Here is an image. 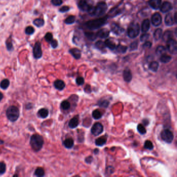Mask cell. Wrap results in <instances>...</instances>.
I'll use <instances>...</instances> for the list:
<instances>
[{
	"label": "cell",
	"instance_id": "obj_3",
	"mask_svg": "<svg viewBox=\"0 0 177 177\" xmlns=\"http://www.w3.org/2000/svg\"><path fill=\"white\" fill-rule=\"evenodd\" d=\"M107 19L108 17L105 16L103 18L91 20L87 21L86 23H85V25L89 29L91 30L98 29L107 23Z\"/></svg>",
	"mask_w": 177,
	"mask_h": 177
},
{
	"label": "cell",
	"instance_id": "obj_17",
	"mask_svg": "<svg viewBox=\"0 0 177 177\" xmlns=\"http://www.w3.org/2000/svg\"><path fill=\"white\" fill-rule=\"evenodd\" d=\"M162 0H150L149 4L150 7L154 9H160L161 5Z\"/></svg>",
	"mask_w": 177,
	"mask_h": 177
},
{
	"label": "cell",
	"instance_id": "obj_11",
	"mask_svg": "<svg viewBox=\"0 0 177 177\" xmlns=\"http://www.w3.org/2000/svg\"><path fill=\"white\" fill-rule=\"evenodd\" d=\"M91 7L92 5L89 4L86 0H81L78 3V8L84 12H89Z\"/></svg>",
	"mask_w": 177,
	"mask_h": 177
},
{
	"label": "cell",
	"instance_id": "obj_21",
	"mask_svg": "<svg viewBox=\"0 0 177 177\" xmlns=\"http://www.w3.org/2000/svg\"><path fill=\"white\" fill-rule=\"evenodd\" d=\"M150 22L149 20L148 19L144 20L143 22H142V26H141L142 31L144 32V33L148 32L149 29H150Z\"/></svg>",
	"mask_w": 177,
	"mask_h": 177
},
{
	"label": "cell",
	"instance_id": "obj_2",
	"mask_svg": "<svg viewBox=\"0 0 177 177\" xmlns=\"http://www.w3.org/2000/svg\"><path fill=\"white\" fill-rule=\"evenodd\" d=\"M30 144L35 152L40 151L43 146L44 140L41 135L34 134L31 137Z\"/></svg>",
	"mask_w": 177,
	"mask_h": 177
},
{
	"label": "cell",
	"instance_id": "obj_16",
	"mask_svg": "<svg viewBox=\"0 0 177 177\" xmlns=\"http://www.w3.org/2000/svg\"><path fill=\"white\" fill-rule=\"evenodd\" d=\"M79 124V117L78 115L74 116V118L70 120L69 123V126L70 128H75Z\"/></svg>",
	"mask_w": 177,
	"mask_h": 177
},
{
	"label": "cell",
	"instance_id": "obj_20",
	"mask_svg": "<svg viewBox=\"0 0 177 177\" xmlns=\"http://www.w3.org/2000/svg\"><path fill=\"white\" fill-rule=\"evenodd\" d=\"M54 86L58 90L62 91L65 87V83L63 81L57 80L55 81V82H54Z\"/></svg>",
	"mask_w": 177,
	"mask_h": 177
},
{
	"label": "cell",
	"instance_id": "obj_15",
	"mask_svg": "<svg viewBox=\"0 0 177 177\" xmlns=\"http://www.w3.org/2000/svg\"><path fill=\"white\" fill-rule=\"evenodd\" d=\"M96 34L97 37H98L99 38H107L110 34V31L108 29H103L100 30L99 31L97 32Z\"/></svg>",
	"mask_w": 177,
	"mask_h": 177
},
{
	"label": "cell",
	"instance_id": "obj_59",
	"mask_svg": "<svg viewBox=\"0 0 177 177\" xmlns=\"http://www.w3.org/2000/svg\"><path fill=\"white\" fill-rule=\"evenodd\" d=\"M146 121H147V122H146V120H143V122H144V124H146V125H147L149 124V121H148V120H147Z\"/></svg>",
	"mask_w": 177,
	"mask_h": 177
},
{
	"label": "cell",
	"instance_id": "obj_29",
	"mask_svg": "<svg viewBox=\"0 0 177 177\" xmlns=\"http://www.w3.org/2000/svg\"><path fill=\"white\" fill-rule=\"evenodd\" d=\"M171 60V57L167 54H163L161 55L160 57V61L162 63H167L169 62Z\"/></svg>",
	"mask_w": 177,
	"mask_h": 177
},
{
	"label": "cell",
	"instance_id": "obj_56",
	"mask_svg": "<svg viewBox=\"0 0 177 177\" xmlns=\"http://www.w3.org/2000/svg\"><path fill=\"white\" fill-rule=\"evenodd\" d=\"M174 21L176 23H177V13H175V15H174Z\"/></svg>",
	"mask_w": 177,
	"mask_h": 177
},
{
	"label": "cell",
	"instance_id": "obj_52",
	"mask_svg": "<svg viewBox=\"0 0 177 177\" xmlns=\"http://www.w3.org/2000/svg\"><path fill=\"white\" fill-rule=\"evenodd\" d=\"M69 10V7H67V6H64V7H62L61 9H59V12H61V13H65V12H67Z\"/></svg>",
	"mask_w": 177,
	"mask_h": 177
},
{
	"label": "cell",
	"instance_id": "obj_12",
	"mask_svg": "<svg viewBox=\"0 0 177 177\" xmlns=\"http://www.w3.org/2000/svg\"><path fill=\"white\" fill-rule=\"evenodd\" d=\"M111 29L112 32L116 35H120V34L122 33L124 31V29L123 28L120 27V25L115 23H112L111 26Z\"/></svg>",
	"mask_w": 177,
	"mask_h": 177
},
{
	"label": "cell",
	"instance_id": "obj_57",
	"mask_svg": "<svg viewBox=\"0 0 177 177\" xmlns=\"http://www.w3.org/2000/svg\"><path fill=\"white\" fill-rule=\"evenodd\" d=\"M94 153L95 154H98V153H99V150L97 149H96L94 151Z\"/></svg>",
	"mask_w": 177,
	"mask_h": 177
},
{
	"label": "cell",
	"instance_id": "obj_18",
	"mask_svg": "<svg viewBox=\"0 0 177 177\" xmlns=\"http://www.w3.org/2000/svg\"><path fill=\"white\" fill-rule=\"evenodd\" d=\"M174 19L171 13H168L165 18V22L166 25L168 26H171L174 24Z\"/></svg>",
	"mask_w": 177,
	"mask_h": 177
},
{
	"label": "cell",
	"instance_id": "obj_22",
	"mask_svg": "<svg viewBox=\"0 0 177 177\" xmlns=\"http://www.w3.org/2000/svg\"><path fill=\"white\" fill-rule=\"evenodd\" d=\"M63 145L67 149H71L74 146V140L71 138H68L63 141Z\"/></svg>",
	"mask_w": 177,
	"mask_h": 177
},
{
	"label": "cell",
	"instance_id": "obj_55",
	"mask_svg": "<svg viewBox=\"0 0 177 177\" xmlns=\"http://www.w3.org/2000/svg\"><path fill=\"white\" fill-rule=\"evenodd\" d=\"M84 91L87 93H90L91 92V86L87 85L84 88Z\"/></svg>",
	"mask_w": 177,
	"mask_h": 177
},
{
	"label": "cell",
	"instance_id": "obj_43",
	"mask_svg": "<svg viewBox=\"0 0 177 177\" xmlns=\"http://www.w3.org/2000/svg\"><path fill=\"white\" fill-rule=\"evenodd\" d=\"M34 31H35L34 29L32 26H28L25 28V33L28 34V35H31V34L33 33Z\"/></svg>",
	"mask_w": 177,
	"mask_h": 177
},
{
	"label": "cell",
	"instance_id": "obj_6",
	"mask_svg": "<svg viewBox=\"0 0 177 177\" xmlns=\"http://www.w3.org/2000/svg\"><path fill=\"white\" fill-rule=\"evenodd\" d=\"M162 139L167 144H171L173 140V133L168 129H164L160 133Z\"/></svg>",
	"mask_w": 177,
	"mask_h": 177
},
{
	"label": "cell",
	"instance_id": "obj_34",
	"mask_svg": "<svg viewBox=\"0 0 177 177\" xmlns=\"http://www.w3.org/2000/svg\"><path fill=\"white\" fill-rule=\"evenodd\" d=\"M35 175L37 177H43L45 175V171L41 167H38L35 171Z\"/></svg>",
	"mask_w": 177,
	"mask_h": 177
},
{
	"label": "cell",
	"instance_id": "obj_60",
	"mask_svg": "<svg viewBox=\"0 0 177 177\" xmlns=\"http://www.w3.org/2000/svg\"><path fill=\"white\" fill-rule=\"evenodd\" d=\"M3 144H4V141H3L2 140L0 139V145Z\"/></svg>",
	"mask_w": 177,
	"mask_h": 177
},
{
	"label": "cell",
	"instance_id": "obj_45",
	"mask_svg": "<svg viewBox=\"0 0 177 177\" xmlns=\"http://www.w3.org/2000/svg\"><path fill=\"white\" fill-rule=\"evenodd\" d=\"M6 165L3 162H0V175H2L6 171Z\"/></svg>",
	"mask_w": 177,
	"mask_h": 177
},
{
	"label": "cell",
	"instance_id": "obj_38",
	"mask_svg": "<svg viewBox=\"0 0 177 177\" xmlns=\"http://www.w3.org/2000/svg\"><path fill=\"white\" fill-rule=\"evenodd\" d=\"M166 52V49L163 46H159L157 47L156 53L157 55H162Z\"/></svg>",
	"mask_w": 177,
	"mask_h": 177
},
{
	"label": "cell",
	"instance_id": "obj_42",
	"mask_svg": "<svg viewBox=\"0 0 177 177\" xmlns=\"http://www.w3.org/2000/svg\"><path fill=\"white\" fill-rule=\"evenodd\" d=\"M98 105L100 107H102V108H107L109 105V102L106 100H103L101 101H99L98 102Z\"/></svg>",
	"mask_w": 177,
	"mask_h": 177
},
{
	"label": "cell",
	"instance_id": "obj_7",
	"mask_svg": "<svg viewBox=\"0 0 177 177\" xmlns=\"http://www.w3.org/2000/svg\"><path fill=\"white\" fill-rule=\"evenodd\" d=\"M167 48L168 51L172 54H176L177 52V44L176 41L173 38H171L167 41Z\"/></svg>",
	"mask_w": 177,
	"mask_h": 177
},
{
	"label": "cell",
	"instance_id": "obj_25",
	"mask_svg": "<svg viewBox=\"0 0 177 177\" xmlns=\"http://www.w3.org/2000/svg\"><path fill=\"white\" fill-rule=\"evenodd\" d=\"M38 116H40L41 118H46L49 115V110L46 109H45V108L41 109L40 110L38 111Z\"/></svg>",
	"mask_w": 177,
	"mask_h": 177
},
{
	"label": "cell",
	"instance_id": "obj_37",
	"mask_svg": "<svg viewBox=\"0 0 177 177\" xmlns=\"http://www.w3.org/2000/svg\"><path fill=\"white\" fill-rule=\"evenodd\" d=\"M33 24L38 27H41L44 25V20L41 18H38L34 20Z\"/></svg>",
	"mask_w": 177,
	"mask_h": 177
},
{
	"label": "cell",
	"instance_id": "obj_48",
	"mask_svg": "<svg viewBox=\"0 0 177 177\" xmlns=\"http://www.w3.org/2000/svg\"><path fill=\"white\" fill-rule=\"evenodd\" d=\"M84 79L82 77H78L76 79V83L78 85H83L84 84Z\"/></svg>",
	"mask_w": 177,
	"mask_h": 177
},
{
	"label": "cell",
	"instance_id": "obj_30",
	"mask_svg": "<svg viewBox=\"0 0 177 177\" xmlns=\"http://www.w3.org/2000/svg\"><path fill=\"white\" fill-rule=\"evenodd\" d=\"M10 84L9 81L8 79H4L0 83V87L3 89H7Z\"/></svg>",
	"mask_w": 177,
	"mask_h": 177
},
{
	"label": "cell",
	"instance_id": "obj_54",
	"mask_svg": "<svg viewBox=\"0 0 177 177\" xmlns=\"http://www.w3.org/2000/svg\"><path fill=\"white\" fill-rule=\"evenodd\" d=\"M93 157L91 156H89L85 158V162L87 164H91V162H93Z\"/></svg>",
	"mask_w": 177,
	"mask_h": 177
},
{
	"label": "cell",
	"instance_id": "obj_33",
	"mask_svg": "<svg viewBox=\"0 0 177 177\" xmlns=\"http://www.w3.org/2000/svg\"><path fill=\"white\" fill-rule=\"evenodd\" d=\"M71 107V104L70 103V102L67 101V100H64L62 101L61 103V108L62 110H68Z\"/></svg>",
	"mask_w": 177,
	"mask_h": 177
},
{
	"label": "cell",
	"instance_id": "obj_51",
	"mask_svg": "<svg viewBox=\"0 0 177 177\" xmlns=\"http://www.w3.org/2000/svg\"><path fill=\"white\" fill-rule=\"evenodd\" d=\"M7 49L9 51H11L13 49V44L11 40L8 41L7 42Z\"/></svg>",
	"mask_w": 177,
	"mask_h": 177
},
{
	"label": "cell",
	"instance_id": "obj_39",
	"mask_svg": "<svg viewBox=\"0 0 177 177\" xmlns=\"http://www.w3.org/2000/svg\"><path fill=\"white\" fill-rule=\"evenodd\" d=\"M162 34V30L161 29H157L154 33V39L155 40H158L160 39Z\"/></svg>",
	"mask_w": 177,
	"mask_h": 177
},
{
	"label": "cell",
	"instance_id": "obj_26",
	"mask_svg": "<svg viewBox=\"0 0 177 177\" xmlns=\"http://www.w3.org/2000/svg\"><path fill=\"white\" fill-rule=\"evenodd\" d=\"M106 47H108L111 50H114L116 47L115 44L110 39H107L104 42Z\"/></svg>",
	"mask_w": 177,
	"mask_h": 177
},
{
	"label": "cell",
	"instance_id": "obj_14",
	"mask_svg": "<svg viewBox=\"0 0 177 177\" xmlns=\"http://www.w3.org/2000/svg\"><path fill=\"white\" fill-rule=\"evenodd\" d=\"M123 76L125 81L126 82L129 83L132 80V74L131 70L128 68H126L124 70V71H123Z\"/></svg>",
	"mask_w": 177,
	"mask_h": 177
},
{
	"label": "cell",
	"instance_id": "obj_28",
	"mask_svg": "<svg viewBox=\"0 0 177 177\" xmlns=\"http://www.w3.org/2000/svg\"><path fill=\"white\" fill-rule=\"evenodd\" d=\"M95 47H96V49H99L100 51H105L106 46H105L104 43L102 42V41H98V42L96 43Z\"/></svg>",
	"mask_w": 177,
	"mask_h": 177
},
{
	"label": "cell",
	"instance_id": "obj_1",
	"mask_svg": "<svg viewBox=\"0 0 177 177\" xmlns=\"http://www.w3.org/2000/svg\"><path fill=\"white\" fill-rule=\"evenodd\" d=\"M108 7L105 2H101L97 4L96 7L92 6L89 10V14L92 16H101L106 12Z\"/></svg>",
	"mask_w": 177,
	"mask_h": 177
},
{
	"label": "cell",
	"instance_id": "obj_47",
	"mask_svg": "<svg viewBox=\"0 0 177 177\" xmlns=\"http://www.w3.org/2000/svg\"><path fill=\"white\" fill-rule=\"evenodd\" d=\"M138 46V43L137 41H135L132 43L130 46V50L131 51H134L137 49Z\"/></svg>",
	"mask_w": 177,
	"mask_h": 177
},
{
	"label": "cell",
	"instance_id": "obj_10",
	"mask_svg": "<svg viewBox=\"0 0 177 177\" xmlns=\"http://www.w3.org/2000/svg\"><path fill=\"white\" fill-rule=\"evenodd\" d=\"M151 20H152L153 25L157 27L160 25L162 23V16L158 13H154V14L152 15Z\"/></svg>",
	"mask_w": 177,
	"mask_h": 177
},
{
	"label": "cell",
	"instance_id": "obj_13",
	"mask_svg": "<svg viewBox=\"0 0 177 177\" xmlns=\"http://www.w3.org/2000/svg\"><path fill=\"white\" fill-rule=\"evenodd\" d=\"M160 10L162 13H165L168 12L173 9V6L169 2H165L160 6Z\"/></svg>",
	"mask_w": 177,
	"mask_h": 177
},
{
	"label": "cell",
	"instance_id": "obj_44",
	"mask_svg": "<svg viewBox=\"0 0 177 177\" xmlns=\"http://www.w3.org/2000/svg\"><path fill=\"white\" fill-rule=\"evenodd\" d=\"M150 37V34H149L147 33H144L141 35L140 36V41L141 42H146L148 40L149 38Z\"/></svg>",
	"mask_w": 177,
	"mask_h": 177
},
{
	"label": "cell",
	"instance_id": "obj_19",
	"mask_svg": "<svg viewBox=\"0 0 177 177\" xmlns=\"http://www.w3.org/2000/svg\"><path fill=\"white\" fill-rule=\"evenodd\" d=\"M69 52L73 57L76 59H79L81 57V52L80 50L78 49L74 48L71 49L69 51Z\"/></svg>",
	"mask_w": 177,
	"mask_h": 177
},
{
	"label": "cell",
	"instance_id": "obj_50",
	"mask_svg": "<svg viewBox=\"0 0 177 177\" xmlns=\"http://www.w3.org/2000/svg\"><path fill=\"white\" fill-rule=\"evenodd\" d=\"M51 46L52 47L54 48V49H55V48H56L57 46H58V42H57V40H52L51 41Z\"/></svg>",
	"mask_w": 177,
	"mask_h": 177
},
{
	"label": "cell",
	"instance_id": "obj_46",
	"mask_svg": "<svg viewBox=\"0 0 177 177\" xmlns=\"http://www.w3.org/2000/svg\"><path fill=\"white\" fill-rule=\"evenodd\" d=\"M53 34L50 33V32H48L46 34V35L45 36V38L46 41L47 42H51V41L53 39Z\"/></svg>",
	"mask_w": 177,
	"mask_h": 177
},
{
	"label": "cell",
	"instance_id": "obj_36",
	"mask_svg": "<svg viewBox=\"0 0 177 177\" xmlns=\"http://www.w3.org/2000/svg\"><path fill=\"white\" fill-rule=\"evenodd\" d=\"M75 21V17L73 15L69 16L65 20V22L67 25H71L74 23Z\"/></svg>",
	"mask_w": 177,
	"mask_h": 177
},
{
	"label": "cell",
	"instance_id": "obj_40",
	"mask_svg": "<svg viewBox=\"0 0 177 177\" xmlns=\"http://www.w3.org/2000/svg\"><path fill=\"white\" fill-rule=\"evenodd\" d=\"M144 147L146 149H148V150H152L154 148V146L153 144H152V142L150 141V140H147L145 141L144 142Z\"/></svg>",
	"mask_w": 177,
	"mask_h": 177
},
{
	"label": "cell",
	"instance_id": "obj_53",
	"mask_svg": "<svg viewBox=\"0 0 177 177\" xmlns=\"http://www.w3.org/2000/svg\"><path fill=\"white\" fill-rule=\"evenodd\" d=\"M144 42L145 43L143 45L144 48H150L152 46V43L150 42L149 41H146Z\"/></svg>",
	"mask_w": 177,
	"mask_h": 177
},
{
	"label": "cell",
	"instance_id": "obj_9",
	"mask_svg": "<svg viewBox=\"0 0 177 177\" xmlns=\"http://www.w3.org/2000/svg\"><path fill=\"white\" fill-rule=\"evenodd\" d=\"M33 54L34 57L36 59H39L42 56V51L41 48V44L40 42H36L33 47Z\"/></svg>",
	"mask_w": 177,
	"mask_h": 177
},
{
	"label": "cell",
	"instance_id": "obj_41",
	"mask_svg": "<svg viewBox=\"0 0 177 177\" xmlns=\"http://www.w3.org/2000/svg\"><path fill=\"white\" fill-rule=\"evenodd\" d=\"M137 130L141 135H144L147 133V130H146V128L143 125H138V126H137Z\"/></svg>",
	"mask_w": 177,
	"mask_h": 177
},
{
	"label": "cell",
	"instance_id": "obj_8",
	"mask_svg": "<svg viewBox=\"0 0 177 177\" xmlns=\"http://www.w3.org/2000/svg\"><path fill=\"white\" fill-rule=\"evenodd\" d=\"M103 125L100 123H96L91 129V133L95 136L100 135L103 132Z\"/></svg>",
	"mask_w": 177,
	"mask_h": 177
},
{
	"label": "cell",
	"instance_id": "obj_24",
	"mask_svg": "<svg viewBox=\"0 0 177 177\" xmlns=\"http://www.w3.org/2000/svg\"><path fill=\"white\" fill-rule=\"evenodd\" d=\"M173 32L170 30H167L163 34L162 40L165 42H166L167 41H168L171 38H173Z\"/></svg>",
	"mask_w": 177,
	"mask_h": 177
},
{
	"label": "cell",
	"instance_id": "obj_4",
	"mask_svg": "<svg viewBox=\"0 0 177 177\" xmlns=\"http://www.w3.org/2000/svg\"><path fill=\"white\" fill-rule=\"evenodd\" d=\"M6 114L9 120L11 122H15L19 118L20 112L17 107L12 105L7 109Z\"/></svg>",
	"mask_w": 177,
	"mask_h": 177
},
{
	"label": "cell",
	"instance_id": "obj_58",
	"mask_svg": "<svg viewBox=\"0 0 177 177\" xmlns=\"http://www.w3.org/2000/svg\"><path fill=\"white\" fill-rule=\"evenodd\" d=\"M3 98V95L2 93L0 92V101L2 100Z\"/></svg>",
	"mask_w": 177,
	"mask_h": 177
},
{
	"label": "cell",
	"instance_id": "obj_32",
	"mask_svg": "<svg viewBox=\"0 0 177 177\" xmlns=\"http://www.w3.org/2000/svg\"><path fill=\"white\" fill-rule=\"evenodd\" d=\"M115 49L116 51L120 53H126V52L127 49V47L126 46H124L122 45L119 44L116 46L115 47Z\"/></svg>",
	"mask_w": 177,
	"mask_h": 177
},
{
	"label": "cell",
	"instance_id": "obj_49",
	"mask_svg": "<svg viewBox=\"0 0 177 177\" xmlns=\"http://www.w3.org/2000/svg\"><path fill=\"white\" fill-rule=\"evenodd\" d=\"M51 1L52 3L55 6H59L62 3V0H52Z\"/></svg>",
	"mask_w": 177,
	"mask_h": 177
},
{
	"label": "cell",
	"instance_id": "obj_5",
	"mask_svg": "<svg viewBox=\"0 0 177 177\" xmlns=\"http://www.w3.org/2000/svg\"><path fill=\"white\" fill-rule=\"evenodd\" d=\"M140 33V26L137 22H132L129 25L127 35L130 38H134L138 36Z\"/></svg>",
	"mask_w": 177,
	"mask_h": 177
},
{
	"label": "cell",
	"instance_id": "obj_27",
	"mask_svg": "<svg viewBox=\"0 0 177 177\" xmlns=\"http://www.w3.org/2000/svg\"><path fill=\"white\" fill-rule=\"evenodd\" d=\"M158 67H159V63L157 61H152V62L150 63V65L149 66L150 70L154 72L157 71Z\"/></svg>",
	"mask_w": 177,
	"mask_h": 177
},
{
	"label": "cell",
	"instance_id": "obj_23",
	"mask_svg": "<svg viewBox=\"0 0 177 177\" xmlns=\"http://www.w3.org/2000/svg\"><path fill=\"white\" fill-rule=\"evenodd\" d=\"M107 141V138L105 137V136L99 137L96 140L95 144H96V146L102 147V146H104L106 144Z\"/></svg>",
	"mask_w": 177,
	"mask_h": 177
},
{
	"label": "cell",
	"instance_id": "obj_35",
	"mask_svg": "<svg viewBox=\"0 0 177 177\" xmlns=\"http://www.w3.org/2000/svg\"><path fill=\"white\" fill-rule=\"evenodd\" d=\"M102 113L99 110H95L92 113V116L95 120H99L102 117Z\"/></svg>",
	"mask_w": 177,
	"mask_h": 177
},
{
	"label": "cell",
	"instance_id": "obj_31",
	"mask_svg": "<svg viewBox=\"0 0 177 177\" xmlns=\"http://www.w3.org/2000/svg\"><path fill=\"white\" fill-rule=\"evenodd\" d=\"M85 36H86L87 38L91 41L95 40L97 38L96 33L93 32H85Z\"/></svg>",
	"mask_w": 177,
	"mask_h": 177
}]
</instances>
